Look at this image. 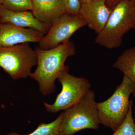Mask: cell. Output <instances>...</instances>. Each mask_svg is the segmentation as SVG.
Returning a JSON list of instances; mask_svg holds the SVG:
<instances>
[{
  "label": "cell",
  "instance_id": "cell-1",
  "mask_svg": "<svg viewBox=\"0 0 135 135\" xmlns=\"http://www.w3.org/2000/svg\"><path fill=\"white\" fill-rule=\"evenodd\" d=\"M37 68L29 77L39 84V91L44 95L55 91V82L63 71L68 67L65 65L68 57L76 54L75 45L73 42L67 41L54 48L43 50L36 47Z\"/></svg>",
  "mask_w": 135,
  "mask_h": 135
},
{
  "label": "cell",
  "instance_id": "cell-2",
  "mask_svg": "<svg viewBox=\"0 0 135 135\" xmlns=\"http://www.w3.org/2000/svg\"><path fill=\"white\" fill-rule=\"evenodd\" d=\"M135 29V0H125L114 8L106 25L97 34L95 43L107 49L118 48L123 36Z\"/></svg>",
  "mask_w": 135,
  "mask_h": 135
},
{
  "label": "cell",
  "instance_id": "cell-3",
  "mask_svg": "<svg viewBox=\"0 0 135 135\" xmlns=\"http://www.w3.org/2000/svg\"><path fill=\"white\" fill-rule=\"evenodd\" d=\"M95 92L90 89L77 103L64 112L61 135H74L83 129L97 130L99 122Z\"/></svg>",
  "mask_w": 135,
  "mask_h": 135
},
{
  "label": "cell",
  "instance_id": "cell-4",
  "mask_svg": "<svg viewBox=\"0 0 135 135\" xmlns=\"http://www.w3.org/2000/svg\"><path fill=\"white\" fill-rule=\"evenodd\" d=\"M135 91L134 84L123 75L122 82L108 99L97 103L100 124L113 131L123 122L129 109L131 94Z\"/></svg>",
  "mask_w": 135,
  "mask_h": 135
},
{
  "label": "cell",
  "instance_id": "cell-5",
  "mask_svg": "<svg viewBox=\"0 0 135 135\" xmlns=\"http://www.w3.org/2000/svg\"><path fill=\"white\" fill-rule=\"evenodd\" d=\"M37 64L36 52L29 43L0 46V67L13 79L27 78L31 74L32 68Z\"/></svg>",
  "mask_w": 135,
  "mask_h": 135
},
{
  "label": "cell",
  "instance_id": "cell-6",
  "mask_svg": "<svg viewBox=\"0 0 135 135\" xmlns=\"http://www.w3.org/2000/svg\"><path fill=\"white\" fill-rule=\"evenodd\" d=\"M66 68L57 78L62 89L52 104L44 103L47 112L55 113L65 110L77 103L91 88L89 81L83 77H75L68 73Z\"/></svg>",
  "mask_w": 135,
  "mask_h": 135
},
{
  "label": "cell",
  "instance_id": "cell-7",
  "mask_svg": "<svg viewBox=\"0 0 135 135\" xmlns=\"http://www.w3.org/2000/svg\"><path fill=\"white\" fill-rule=\"evenodd\" d=\"M87 25L80 15L65 12L53 21L49 31L39 42V47L43 50L56 47L70 41L75 32Z\"/></svg>",
  "mask_w": 135,
  "mask_h": 135
},
{
  "label": "cell",
  "instance_id": "cell-8",
  "mask_svg": "<svg viewBox=\"0 0 135 135\" xmlns=\"http://www.w3.org/2000/svg\"><path fill=\"white\" fill-rule=\"evenodd\" d=\"M44 34L32 28H26L9 23H0V46H11L20 44L40 42Z\"/></svg>",
  "mask_w": 135,
  "mask_h": 135
},
{
  "label": "cell",
  "instance_id": "cell-9",
  "mask_svg": "<svg viewBox=\"0 0 135 135\" xmlns=\"http://www.w3.org/2000/svg\"><path fill=\"white\" fill-rule=\"evenodd\" d=\"M112 11L105 0H91L81 4L79 15L85 20L90 29L98 34L106 25Z\"/></svg>",
  "mask_w": 135,
  "mask_h": 135
},
{
  "label": "cell",
  "instance_id": "cell-10",
  "mask_svg": "<svg viewBox=\"0 0 135 135\" xmlns=\"http://www.w3.org/2000/svg\"><path fill=\"white\" fill-rule=\"evenodd\" d=\"M1 23H9L20 27L32 28L46 35L51 25L36 19L31 11L16 12L5 8L0 5Z\"/></svg>",
  "mask_w": 135,
  "mask_h": 135
},
{
  "label": "cell",
  "instance_id": "cell-11",
  "mask_svg": "<svg viewBox=\"0 0 135 135\" xmlns=\"http://www.w3.org/2000/svg\"><path fill=\"white\" fill-rule=\"evenodd\" d=\"M31 12L36 19L51 25L53 21L65 13L64 0H32Z\"/></svg>",
  "mask_w": 135,
  "mask_h": 135
},
{
  "label": "cell",
  "instance_id": "cell-12",
  "mask_svg": "<svg viewBox=\"0 0 135 135\" xmlns=\"http://www.w3.org/2000/svg\"><path fill=\"white\" fill-rule=\"evenodd\" d=\"M113 66L122 72L135 85V47L124 51L114 63Z\"/></svg>",
  "mask_w": 135,
  "mask_h": 135
},
{
  "label": "cell",
  "instance_id": "cell-13",
  "mask_svg": "<svg viewBox=\"0 0 135 135\" xmlns=\"http://www.w3.org/2000/svg\"><path fill=\"white\" fill-rule=\"evenodd\" d=\"M63 114L64 112L60 113L55 120L50 123H40L33 132L28 134L20 135L16 132H12L7 135H61L59 132V127Z\"/></svg>",
  "mask_w": 135,
  "mask_h": 135
},
{
  "label": "cell",
  "instance_id": "cell-14",
  "mask_svg": "<svg viewBox=\"0 0 135 135\" xmlns=\"http://www.w3.org/2000/svg\"><path fill=\"white\" fill-rule=\"evenodd\" d=\"M133 100L130 99L129 109L125 120L112 135H135V123L133 116Z\"/></svg>",
  "mask_w": 135,
  "mask_h": 135
},
{
  "label": "cell",
  "instance_id": "cell-15",
  "mask_svg": "<svg viewBox=\"0 0 135 135\" xmlns=\"http://www.w3.org/2000/svg\"><path fill=\"white\" fill-rule=\"evenodd\" d=\"M2 5L7 9L16 12L31 11L33 8L32 0H5Z\"/></svg>",
  "mask_w": 135,
  "mask_h": 135
},
{
  "label": "cell",
  "instance_id": "cell-16",
  "mask_svg": "<svg viewBox=\"0 0 135 135\" xmlns=\"http://www.w3.org/2000/svg\"><path fill=\"white\" fill-rule=\"evenodd\" d=\"M66 12L74 15H79L81 3L79 0H64Z\"/></svg>",
  "mask_w": 135,
  "mask_h": 135
},
{
  "label": "cell",
  "instance_id": "cell-17",
  "mask_svg": "<svg viewBox=\"0 0 135 135\" xmlns=\"http://www.w3.org/2000/svg\"><path fill=\"white\" fill-rule=\"evenodd\" d=\"M107 5L111 9L113 10L114 8L119 3L125 0H105Z\"/></svg>",
  "mask_w": 135,
  "mask_h": 135
},
{
  "label": "cell",
  "instance_id": "cell-18",
  "mask_svg": "<svg viewBox=\"0 0 135 135\" xmlns=\"http://www.w3.org/2000/svg\"><path fill=\"white\" fill-rule=\"evenodd\" d=\"M91 0H79L80 2L81 3V4L89 2Z\"/></svg>",
  "mask_w": 135,
  "mask_h": 135
},
{
  "label": "cell",
  "instance_id": "cell-19",
  "mask_svg": "<svg viewBox=\"0 0 135 135\" xmlns=\"http://www.w3.org/2000/svg\"><path fill=\"white\" fill-rule=\"evenodd\" d=\"M5 0H0V5H2Z\"/></svg>",
  "mask_w": 135,
  "mask_h": 135
},
{
  "label": "cell",
  "instance_id": "cell-20",
  "mask_svg": "<svg viewBox=\"0 0 135 135\" xmlns=\"http://www.w3.org/2000/svg\"><path fill=\"white\" fill-rule=\"evenodd\" d=\"M133 95L134 96V97H135V91H134V93L133 94Z\"/></svg>",
  "mask_w": 135,
  "mask_h": 135
},
{
  "label": "cell",
  "instance_id": "cell-21",
  "mask_svg": "<svg viewBox=\"0 0 135 135\" xmlns=\"http://www.w3.org/2000/svg\"><path fill=\"white\" fill-rule=\"evenodd\" d=\"M0 23H1V17H0Z\"/></svg>",
  "mask_w": 135,
  "mask_h": 135
}]
</instances>
